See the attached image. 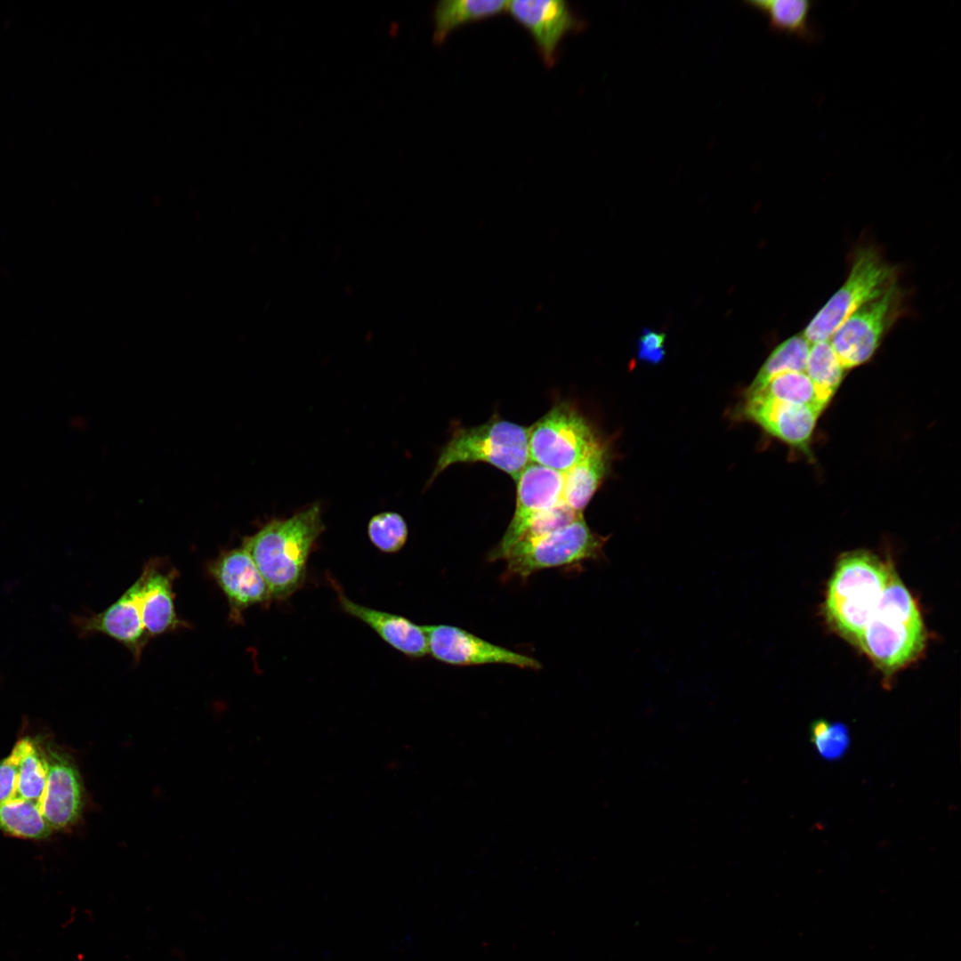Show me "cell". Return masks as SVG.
I'll list each match as a JSON object with an SVG mask.
<instances>
[{"mask_svg":"<svg viewBox=\"0 0 961 961\" xmlns=\"http://www.w3.org/2000/svg\"><path fill=\"white\" fill-rule=\"evenodd\" d=\"M325 529L321 506L315 503L288 518L273 519L244 538L242 547L254 560L272 599H287L303 586L310 554Z\"/></svg>","mask_w":961,"mask_h":961,"instance_id":"6da1fadb","label":"cell"},{"mask_svg":"<svg viewBox=\"0 0 961 961\" xmlns=\"http://www.w3.org/2000/svg\"><path fill=\"white\" fill-rule=\"evenodd\" d=\"M925 643L918 605L893 568L857 646L889 677L917 660Z\"/></svg>","mask_w":961,"mask_h":961,"instance_id":"7a4b0ae2","label":"cell"},{"mask_svg":"<svg viewBox=\"0 0 961 961\" xmlns=\"http://www.w3.org/2000/svg\"><path fill=\"white\" fill-rule=\"evenodd\" d=\"M893 568L864 550L840 557L828 585L825 612L828 621L847 641L857 645Z\"/></svg>","mask_w":961,"mask_h":961,"instance_id":"3957f363","label":"cell"},{"mask_svg":"<svg viewBox=\"0 0 961 961\" xmlns=\"http://www.w3.org/2000/svg\"><path fill=\"white\" fill-rule=\"evenodd\" d=\"M529 427L495 416L474 427L455 430L441 448L428 484L455 464L482 462L509 474L514 481L529 457Z\"/></svg>","mask_w":961,"mask_h":961,"instance_id":"277c9868","label":"cell"},{"mask_svg":"<svg viewBox=\"0 0 961 961\" xmlns=\"http://www.w3.org/2000/svg\"><path fill=\"white\" fill-rule=\"evenodd\" d=\"M898 279V267L886 262L876 246L857 247L845 281L810 320L804 336L810 343L828 341L847 318Z\"/></svg>","mask_w":961,"mask_h":961,"instance_id":"5b68a950","label":"cell"},{"mask_svg":"<svg viewBox=\"0 0 961 961\" xmlns=\"http://www.w3.org/2000/svg\"><path fill=\"white\" fill-rule=\"evenodd\" d=\"M607 539L593 532L581 514L554 532L516 542L505 557L506 575L527 578L545 569L599 559Z\"/></svg>","mask_w":961,"mask_h":961,"instance_id":"8992f818","label":"cell"},{"mask_svg":"<svg viewBox=\"0 0 961 961\" xmlns=\"http://www.w3.org/2000/svg\"><path fill=\"white\" fill-rule=\"evenodd\" d=\"M906 292L899 282L854 311L828 340L846 370L868 362L884 336L906 312Z\"/></svg>","mask_w":961,"mask_h":961,"instance_id":"52a82bcc","label":"cell"},{"mask_svg":"<svg viewBox=\"0 0 961 961\" xmlns=\"http://www.w3.org/2000/svg\"><path fill=\"white\" fill-rule=\"evenodd\" d=\"M597 440L584 416L569 402L561 401L529 427V462L564 473Z\"/></svg>","mask_w":961,"mask_h":961,"instance_id":"ba28073f","label":"cell"},{"mask_svg":"<svg viewBox=\"0 0 961 961\" xmlns=\"http://www.w3.org/2000/svg\"><path fill=\"white\" fill-rule=\"evenodd\" d=\"M515 482L514 513L502 539L490 552V561L505 559L530 521L563 500L564 473L561 472L529 462Z\"/></svg>","mask_w":961,"mask_h":961,"instance_id":"9c48e42d","label":"cell"},{"mask_svg":"<svg viewBox=\"0 0 961 961\" xmlns=\"http://www.w3.org/2000/svg\"><path fill=\"white\" fill-rule=\"evenodd\" d=\"M428 654L454 666L504 664L521 668L540 669L538 660L483 640L464 629L449 625L423 626Z\"/></svg>","mask_w":961,"mask_h":961,"instance_id":"30bf717a","label":"cell"},{"mask_svg":"<svg viewBox=\"0 0 961 961\" xmlns=\"http://www.w3.org/2000/svg\"><path fill=\"white\" fill-rule=\"evenodd\" d=\"M208 572L225 594L229 618L241 624L246 610L267 605L269 586L250 554L243 548L225 551L208 565Z\"/></svg>","mask_w":961,"mask_h":961,"instance_id":"8fae6325","label":"cell"},{"mask_svg":"<svg viewBox=\"0 0 961 961\" xmlns=\"http://www.w3.org/2000/svg\"><path fill=\"white\" fill-rule=\"evenodd\" d=\"M41 748L47 772L41 812L52 831L65 829L75 825L83 812L85 791L81 777L69 755L52 747Z\"/></svg>","mask_w":961,"mask_h":961,"instance_id":"7c38bea8","label":"cell"},{"mask_svg":"<svg viewBox=\"0 0 961 961\" xmlns=\"http://www.w3.org/2000/svg\"><path fill=\"white\" fill-rule=\"evenodd\" d=\"M137 579L114 603L104 610L88 615H72V624L80 637L101 634L123 644L138 662L149 640L139 609Z\"/></svg>","mask_w":961,"mask_h":961,"instance_id":"4fadbf2b","label":"cell"},{"mask_svg":"<svg viewBox=\"0 0 961 961\" xmlns=\"http://www.w3.org/2000/svg\"><path fill=\"white\" fill-rule=\"evenodd\" d=\"M506 11L530 33L548 67L555 63L563 36L580 25L563 0L507 1Z\"/></svg>","mask_w":961,"mask_h":961,"instance_id":"5bb4252c","label":"cell"},{"mask_svg":"<svg viewBox=\"0 0 961 961\" xmlns=\"http://www.w3.org/2000/svg\"><path fill=\"white\" fill-rule=\"evenodd\" d=\"M177 571L158 559L149 561L138 577L139 609L149 637L188 626L176 614L173 585Z\"/></svg>","mask_w":961,"mask_h":961,"instance_id":"9a60e30c","label":"cell"},{"mask_svg":"<svg viewBox=\"0 0 961 961\" xmlns=\"http://www.w3.org/2000/svg\"><path fill=\"white\" fill-rule=\"evenodd\" d=\"M744 413L770 434L807 452L821 414L804 405L780 402L761 395L747 396Z\"/></svg>","mask_w":961,"mask_h":961,"instance_id":"2e32d148","label":"cell"},{"mask_svg":"<svg viewBox=\"0 0 961 961\" xmlns=\"http://www.w3.org/2000/svg\"><path fill=\"white\" fill-rule=\"evenodd\" d=\"M335 589L343 611L367 625L390 646L410 658L428 654L423 626L400 615L360 605L347 598L337 587Z\"/></svg>","mask_w":961,"mask_h":961,"instance_id":"e0dca14e","label":"cell"},{"mask_svg":"<svg viewBox=\"0 0 961 961\" xmlns=\"http://www.w3.org/2000/svg\"><path fill=\"white\" fill-rule=\"evenodd\" d=\"M609 467V450L599 440L569 470L564 472L563 501L583 513L602 484Z\"/></svg>","mask_w":961,"mask_h":961,"instance_id":"ac0fdd59","label":"cell"},{"mask_svg":"<svg viewBox=\"0 0 961 961\" xmlns=\"http://www.w3.org/2000/svg\"><path fill=\"white\" fill-rule=\"evenodd\" d=\"M816 4L811 0H752L750 7L765 16L770 28L805 43L820 42L822 35L812 20Z\"/></svg>","mask_w":961,"mask_h":961,"instance_id":"d6986e66","label":"cell"},{"mask_svg":"<svg viewBox=\"0 0 961 961\" xmlns=\"http://www.w3.org/2000/svg\"><path fill=\"white\" fill-rule=\"evenodd\" d=\"M507 1L443 0L433 11V41L441 44L456 28L489 18L506 10Z\"/></svg>","mask_w":961,"mask_h":961,"instance_id":"ffe728a7","label":"cell"},{"mask_svg":"<svg viewBox=\"0 0 961 961\" xmlns=\"http://www.w3.org/2000/svg\"><path fill=\"white\" fill-rule=\"evenodd\" d=\"M811 343L803 334L795 335L781 342L766 359L747 395L760 391L771 378L787 372H805Z\"/></svg>","mask_w":961,"mask_h":961,"instance_id":"44dd1931","label":"cell"},{"mask_svg":"<svg viewBox=\"0 0 961 961\" xmlns=\"http://www.w3.org/2000/svg\"><path fill=\"white\" fill-rule=\"evenodd\" d=\"M752 395H761L788 404L808 406L820 413L828 405L805 372L779 374L760 391L747 396Z\"/></svg>","mask_w":961,"mask_h":961,"instance_id":"7402d4cb","label":"cell"},{"mask_svg":"<svg viewBox=\"0 0 961 961\" xmlns=\"http://www.w3.org/2000/svg\"><path fill=\"white\" fill-rule=\"evenodd\" d=\"M0 830L23 839H43L52 832L39 804L20 799L0 803Z\"/></svg>","mask_w":961,"mask_h":961,"instance_id":"603a6c76","label":"cell"},{"mask_svg":"<svg viewBox=\"0 0 961 961\" xmlns=\"http://www.w3.org/2000/svg\"><path fill=\"white\" fill-rule=\"evenodd\" d=\"M846 369L829 341L811 343L805 373L828 403L841 384Z\"/></svg>","mask_w":961,"mask_h":961,"instance_id":"cb8c5ba5","label":"cell"},{"mask_svg":"<svg viewBox=\"0 0 961 961\" xmlns=\"http://www.w3.org/2000/svg\"><path fill=\"white\" fill-rule=\"evenodd\" d=\"M46 781V765L42 748L32 739L25 738L20 761L15 800H27L36 803L40 806Z\"/></svg>","mask_w":961,"mask_h":961,"instance_id":"d4e9b609","label":"cell"},{"mask_svg":"<svg viewBox=\"0 0 961 961\" xmlns=\"http://www.w3.org/2000/svg\"><path fill=\"white\" fill-rule=\"evenodd\" d=\"M408 526L404 518L394 512L374 515L367 524V536L371 543L384 553H396L407 542Z\"/></svg>","mask_w":961,"mask_h":961,"instance_id":"484cf974","label":"cell"},{"mask_svg":"<svg viewBox=\"0 0 961 961\" xmlns=\"http://www.w3.org/2000/svg\"><path fill=\"white\" fill-rule=\"evenodd\" d=\"M811 742L818 755L827 761L841 759L847 752L850 732L842 723H829L824 719L814 721L810 729Z\"/></svg>","mask_w":961,"mask_h":961,"instance_id":"4316f807","label":"cell"},{"mask_svg":"<svg viewBox=\"0 0 961 961\" xmlns=\"http://www.w3.org/2000/svg\"><path fill=\"white\" fill-rule=\"evenodd\" d=\"M581 514L583 513H577L562 500L537 514L519 540L537 538L554 532L571 523Z\"/></svg>","mask_w":961,"mask_h":961,"instance_id":"83f0119b","label":"cell"},{"mask_svg":"<svg viewBox=\"0 0 961 961\" xmlns=\"http://www.w3.org/2000/svg\"><path fill=\"white\" fill-rule=\"evenodd\" d=\"M23 747L24 739H21L9 755L0 761V803L15 800Z\"/></svg>","mask_w":961,"mask_h":961,"instance_id":"f1b7e54d","label":"cell"},{"mask_svg":"<svg viewBox=\"0 0 961 961\" xmlns=\"http://www.w3.org/2000/svg\"><path fill=\"white\" fill-rule=\"evenodd\" d=\"M666 335L648 328L643 329L638 340V358L645 362L658 364L666 355Z\"/></svg>","mask_w":961,"mask_h":961,"instance_id":"f546056e","label":"cell"}]
</instances>
